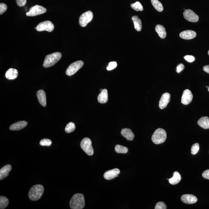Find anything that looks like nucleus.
<instances>
[{"label":"nucleus","mask_w":209,"mask_h":209,"mask_svg":"<svg viewBox=\"0 0 209 209\" xmlns=\"http://www.w3.org/2000/svg\"><path fill=\"white\" fill-rule=\"evenodd\" d=\"M70 207L72 209H82L85 206V200L83 194L78 193L75 194L70 201Z\"/></svg>","instance_id":"1"},{"label":"nucleus","mask_w":209,"mask_h":209,"mask_svg":"<svg viewBox=\"0 0 209 209\" xmlns=\"http://www.w3.org/2000/svg\"><path fill=\"white\" fill-rule=\"evenodd\" d=\"M44 189L41 185H33L30 189L28 193L29 198L33 201H37L40 199L44 192Z\"/></svg>","instance_id":"2"},{"label":"nucleus","mask_w":209,"mask_h":209,"mask_svg":"<svg viewBox=\"0 0 209 209\" xmlns=\"http://www.w3.org/2000/svg\"><path fill=\"white\" fill-rule=\"evenodd\" d=\"M61 57V53L59 52L47 55L45 58L43 66L44 68H48L53 66L60 60Z\"/></svg>","instance_id":"3"},{"label":"nucleus","mask_w":209,"mask_h":209,"mask_svg":"<svg viewBox=\"0 0 209 209\" xmlns=\"http://www.w3.org/2000/svg\"><path fill=\"white\" fill-rule=\"evenodd\" d=\"M167 133L163 129H157L152 136V141L155 144L159 145L163 143L165 141L167 138Z\"/></svg>","instance_id":"4"},{"label":"nucleus","mask_w":209,"mask_h":209,"mask_svg":"<svg viewBox=\"0 0 209 209\" xmlns=\"http://www.w3.org/2000/svg\"><path fill=\"white\" fill-rule=\"evenodd\" d=\"M80 146L82 150L89 156L94 154V150L92 146V142L89 138H85L82 139Z\"/></svg>","instance_id":"5"},{"label":"nucleus","mask_w":209,"mask_h":209,"mask_svg":"<svg viewBox=\"0 0 209 209\" xmlns=\"http://www.w3.org/2000/svg\"><path fill=\"white\" fill-rule=\"evenodd\" d=\"M83 64V62L81 61H78L71 64L66 70V75L71 76L74 75L82 67Z\"/></svg>","instance_id":"6"},{"label":"nucleus","mask_w":209,"mask_h":209,"mask_svg":"<svg viewBox=\"0 0 209 209\" xmlns=\"http://www.w3.org/2000/svg\"><path fill=\"white\" fill-rule=\"evenodd\" d=\"M54 29V26L51 22L46 21L40 23L36 27V30L38 31H46L52 32Z\"/></svg>","instance_id":"7"},{"label":"nucleus","mask_w":209,"mask_h":209,"mask_svg":"<svg viewBox=\"0 0 209 209\" xmlns=\"http://www.w3.org/2000/svg\"><path fill=\"white\" fill-rule=\"evenodd\" d=\"M46 9L42 6L35 5L32 7L28 12L27 13L26 15L28 16H35L46 13Z\"/></svg>","instance_id":"8"},{"label":"nucleus","mask_w":209,"mask_h":209,"mask_svg":"<svg viewBox=\"0 0 209 209\" xmlns=\"http://www.w3.org/2000/svg\"><path fill=\"white\" fill-rule=\"evenodd\" d=\"M93 16V13L91 11H88L84 13L79 17L80 25L82 27H86L92 20Z\"/></svg>","instance_id":"9"},{"label":"nucleus","mask_w":209,"mask_h":209,"mask_svg":"<svg viewBox=\"0 0 209 209\" xmlns=\"http://www.w3.org/2000/svg\"><path fill=\"white\" fill-rule=\"evenodd\" d=\"M183 15L185 19L192 22H196L199 20L198 16L191 9L185 10Z\"/></svg>","instance_id":"10"},{"label":"nucleus","mask_w":209,"mask_h":209,"mask_svg":"<svg viewBox=\"0 0 209 209\" xmlns=\"http://www.w3.org/2000/svg\"><path fill=\"white\" fill-rule=\"evenodd\" d=\"M193 98V95L191 91L188 89L185 90L182 94L181 103L185 105H187L192 101Z\"/></svg>","instance_id":"11"},{"label":"nucleus","mask_w":209,"mask_h":209,"mask_svg":"<svg viewBox=\"0 0 209 209\" xmlns=\"http://www.w3.org/2000/svg\"><path fill=\"white\" fill-rule=\"evenodd\" d=\"M170 100V94L168 93H165L163 94L159 101V108L163 109L165 108L167 106L168 103Z\"/></svg>","instance_id":"12"},{"label":"nucleus","mask_w":209,"mask_h":209,"mask_svg":"<svg viewBox=\"0 0 209 209\" xmlns=\"http://www.w3.org/2000/svg\"><path fill=\"white\" fill-rule=\"evenodd\" d=\"M120 173V170L118 168H114L105 173L104 178L107 180L113 179L118 176Z\"/></svg>","instance_id":"13"},{"label":"nucleus","mask_w":209,"mask_h":209,"mask_svg":"<svg viewBox=\"0 0 209 209\" xmlns=\"http://www.w3.org/2000/svg\"><path fill=\"white\" fill-rule=\"evenodd\" d=\"M181 201L188 204H193L196 203L197 199L196 197L192 194H184L181 197Z\"/></svg>","instance_id":"14"},{"label":"nucleus","mask_w":209,"mask_h":209,"mask_svg":"<svg viewBox=\"0 0 209 209\" xmlns=\"http://www.w3.org/2000/svg\"><path fill=\"white\" fill-rule=\"evenodd\" d=\"M180 37L185 40H190L194 38L196 36V33L192 30H185L180 33Z\"/></svg>","instance_id":"15"},{"label":"nucleus","mask_w":209,"mask_h":209,"mask_svg":"<svg viewBox=\"0 0 209 209\" xmlns=\"http://www.w3.org/2000/svg\"><path fill=\"white\" fill-rule=\"evenodd\" d=\"M27 122L25 121L17 122L12 124L10 126L9 129L12 130H20L27 126Z\"/></svg>","instance_id":"16"},{"label":"nucleus","mask_w":209,"mask_h":209,"mask_svg":"<svg viewBox=\"0 0 209 209\" xmlns=\"http://www.w3.org/2000/svg\"><path fill=\"white\" fill-rule=\"evenodd\" d=\"M37 96L39 103L42 106L46 107V93L42 90H39L37 91Z\"/></svg>","instance_id":"17"},{"label":"nucleus","mask_w":209,"mask_h":209,"mask_svg":"<svg viewBox=\"0 0 209 209\" xmlns=\"http://www.w3.org/2000/svg\"><path fill=\"white\" fill-rule=\"evenodd\" d=\"M121 134L123 137L125 138L127 140H133L134 138V134L130 129L124 128L122 129Z\"/></svg>","instance_id":"18"},{"label":"nucleus","mask_w":209,"mask_h":209,"mask_svg":"<svg viewBox=\"0 0 209 209\" xmlns=\"http://www.w3.org/2000/svg\"><path fill=\"white\" fill-rule=\"evenodd\" d=\"M12 169L11 165H7L0 170V180H2L6 178Z\"/></svg>","instance_id":"19"},{"label":"nucleus","mask_w":209,"mask_h":209,"mask_svg":"<svg viewBox=\"0 0 209 209\" xmlns=\"http://www.w3.org/2000/svg\"><path fill=\"white\" fill-rule=\"evenodd\" d=\"M98 102L101 104H105L108 101V91L106 89H103L98 97Z\"/></svg>","instance_id":"20"},{"label":"nucleus","mask_w":209,"mask_h":209,"mask_svg":"<svg viewBox=\"0 0 209 209\" xmlns=\"http://www.w3.org/2000/svg\"><path fill=\"white\" fill-rule=\"evenodd\" d=\"M18 75V72L17 70L13 69V68H10L6 72L5 76L7 79L13 80L16 79Z\"/></svg>","instance_id":"21"},{"label":"nucleus","mask_w":209,"mask_h":209,"mask_svg":"<svg viewBox=\"0 0 209 209\" xmlns=\"http://www.w3.org/2000/svg\"><path fill=\"white\" fill-rule=\"evenodd\" d=\"M197 124L204 129H209V118L207 117H203L197 122Z\"/></svg>","instance_id":"22"},{"label":"nucleus","mask_w":209,"mask_h":209,"mask_svg":"<svg viewBox=\"0 0 209 209\" xmlns=\"http://www.w3.org/2000/svg\"><path fill=\"white\" fill-rule=\"evenodd\" d=\"M181 179V176L178 172L175 171L174 173L173 176L172 178L168 179L170 183L172 185H176L180 182Z\"/></svg>","instance_id":"23"},{"label":"nucleus","mask_w":209,"mask_h":209,"mask_svg":"<svg viewBox=\"0 0 209 209\" xmlns=\"http://www.w3.org/2000/svg\"><path fill=\"white\" fill-rule=\"evenodd\" d=\"M132 20L134 24V28L137 31H141L142 29V22L141 20L137 16H134L132 17Z\"/></svg>","instance_id":"24"},{"label":"nucleus","mask_w":209,"mask_h":209,"mask_svg":"<svg viewBox=\"0 0 209 209\" xmlns=\"http://www.w3.org/2000/svg\"><path fill=\"white\" fill-rule=\"evenodd\" d=\"M155 31L159 34V37L162 39L166 37L167 33L165 28L163 26L158 24L155 27Z\"/></svg>","instance_id":"25"},{"label":"nucleus","mask_w":209,"mask_h":209,"mask_svg":"<svg viewBox=\"0 0 209 209\" xmlns=\"http://www.w3.org/2000/svg\"><path fill=\"white\" fill-rule=\"evenodd\" d=\"M151 2L152 5L157 11L159 12H162L163 9L162 4L158 0H151Z\"/></svg>","instance_id":"26"},{"label":"nucleus","mask_w":209,"mask_h":209,"mask_svg":"<svg viewBox=\"0 0 209 209\" xmlns=\"http://www.w3.org/2000/svg\"><path fill=\"white\" fill-rule=\"evenodd\" d=\"M9 204L8 199L3 196L0 197V208L4 209L7 207Z\"/></svg>","instance_id":"27"},{"label":"nucleus","mask_w":209,"mask_h":209,"mask_svg":"<svg viewBox=\"0 0 209 209\" xmlns=\"http://www.w3.org/2000/svg\"><path fill=\"white\" fill-rule=\"evenodd\" d=\"M115 149L116 152L118 153H126L128 151V149L127 147L120 145H116Z\"/></svg>","instance_id":"28"},{"label":"nucleus","mask_w":209,"mask_h":209,"mask_svg":"<svg viewBox=\"0 0 209 209\" xmlns=\"http://www.w3.org/2000/svg\"><path fill=\"white\" fill-rule=\"evenodd\" d=\"M75 124L72 122H70V123H68L67 125L66 126L65 130L67 133H69L73 132L75 130Z\"/></svg>","instance_id":"29"},{"label":"nucleus","mask_w":209,"mask_h":209,"mask_svg":"<svg viewBox=\"0 0 209 209\" xmlns=\"http://www.w3.org/2000/svg\"><path fill=\"white\" fill-rule=\"evenodd\" d=\"M131 7L133 9L137 11H141L143 10V6L139 2H136L134 3L131 4Z\"/></svg>","instance_id":"30"},{"label":"nucleus","mask_w":209,"mask_h":209,"mask_svg":"<svg viewBox=\"0 0 209 209\" xmlns=\"http://www.w3.org/2000/svg\"><path fill=\"white\" fill-rule=\"evenodd\" d=\"M200 149V145L198 143L194 144L192 146L191 153L192 154L195 155L198 153Z\"/></svg>","instance_id":"31"},{"label":"nucleus","mask_w":209,"mask_h":209,"mask_svg":"<svg viewBox=\"0 0 209 209\" xmlns=\"http://www.w3.org/2000/svg\"><path fill=\"white\" fill-rule=\"evenodd\" d=\"M52 143L51 141L49 139H43L40 142V145L42 146H50Z\"/></svg>","instance_id":"32"},{"label":"nucleus","mask_w":209,"mask_h":209,"mask_svg":"<svg viewBox=\"0 0 209 209\" xmlns=\"http://www.w3.org/2000/svg\"><path fill=\"white\" fill-rule=\"evenodd\" d=\"M167 208L166 204L164 203L162 201L157 203L155 208V209H166Z\"/></svg>","instance_id":"33"},{"label":"nucleus","mask_w":209,"mask_h":209,"mask_svg":"<svg viewBox=\"0 0 209 209\" xmlns=\"http://www.w3.org/2000/svg\"><path fill=\"white\" fill-rule=\"evenodd\" d=\"M117 66V63L116 62H111L109 63L108 66L107 68L108 71H111L115 69Z\"/></svg>","instance_id":"34"},{"label":"nucleus","mask_w":209,"mask_h":209,"mask_svg":"<svg viewBox=\"0 0 209 209\" xmlns=\"http://www.w3.org/2000/svg\"><path fill=\"white\" fill-rule=\"evenodd\" d=\"M8 9V6L6 4L1 3L0 4V14H2L5 12Z\"/></svg>","instance_id":"35"},{"label":"nucleus","mask_w":209,"mask_h":209,"mask_svg":"<svg viewBox=\"0 0 209 209\" xmlns=\"http://www.w3.org/2000/svg\"><path fill=\"white\" fill-rule=\"evenodd\" d=\"M17 5L20 7H23L27 4V0H16Z\"/></svg>","instance_id":"36"},{"label":"nucleus","mask_w":209,"mask_h":209,"mask_svg":"<svg viewBox=\"0 0 209 209\" xmlns=\"http://www.w3.org/2000/svg\"><path fill=\"white\" fill-rule=\"evenodd\" d=\"M184 59L187 61L189 62H192L195 60V58L194 56H189V55H187L184 57Z\"/></svg>","instance_id":"37"},{"label":"nucleus","mask_w":209,"mask_h":209,"mask_svg":"<svg viewBox=\"0 0 209 209\" xmlns=\"http://www.w3.org/2000/svg\"><path fill=\"white\" fill-rule=\"evenodd\" d=\"M184 68H185V66H184L183 64H180L178 65V66L177 67V72H178V73H180V72H182L183 70L184 69Z\"/></svg>","instance_id":"38"},{"label":"nucleus","mask_w":209,"mask_h":209,"mask_svg":"<svg viewBox=\"0 0 209 209\" xmlns=\"http://www.w3.org/2000/svg\"><path fill=\"white\" fill-rule=\"evenodd\" d=\"M202 176L203 178L207 180H209V170L204 171L203 173Z\"/></svg>","instance_id":"39"},{"label":"nucleus","mask_w":209,"mask_h":209,"mask_svg":"<svg viewBox=\"0 0 209 209\" xmlns=\"http://www.w3.org/2000/svg\"><path fill=\"white\" fill-rule=\"evenodd\" d=\"M203 69L204 72L209 74V65L204 66L203 67Z\"/></svg>","instance_id":"40"},{"label":"nucleus","mask_w":209,"mask_h":209,"mask_svg":"<svg viewBox=\"0 0 209 209\" xmlns=\"http://www.w3.org/2000/svg\"><path fill=\"white\" fill-rule=\"evenodd\" d=\"M103 90V89H101L100 90V91H101H101H102Z\"/></svg>","instance_id":"41"},{"label":"nucleus","mask_w":209,"mask_h":209,"mask_svg":"<svg viewBox=\"0 0 209 209\" xmlns=\"http://www.w3.org/2000/svg\"><path fill=\"white\" fill-rule=\"evenodd\" d=\"M208 91H209V86L208 87Z\"/></svg>","instance_id":"42"},{"label":"nucleus","mask_w":209,"mask_h":209,"mask_svg":"<svg viewBox=\"0 0 209 209\" xmlns=\"http://www.w3.org/2000/svg\"><path fill=\"white\" fill-rule=\"evenodd\" d=\"M208 54L209 56V50L208 51Z\"/></svg>","instance_id":"43"},{"label":"nucleus","mask_w":209,"mask_h":209,"mask_svg":"<svg viewBox=\"0 0 209 209\" xmlns=\"http://www.w3.org/2000/svg\"><path fill=\"white\" fill-rule=\"evenodd\" d=\"M206 88H208V86H206Z\"/></svg>","instance_id":"44"}]
</instances>
